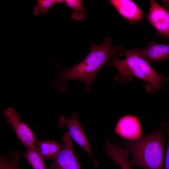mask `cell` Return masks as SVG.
I'll use <instances>...</instances> for the list:
<instances>
[{"label": "cell", "instance_id": "cell-1", "mask_svg": "<svg viewBox=\"0 0 169 169\" xmlns=\"http://www.w3.org/2000/svg\"><path fill=\"white\" fill-rule=\"evenodd\" d=\"M117 49L113 48L110 38L106 37L102 44H93L89 54L79 63L67 69L58 65L59 73L56 83L59 85L68 80H80L85 83L86 91L89 92L97 73L115 55Z\"/></svg>", "mask_w": 169, "mask_h": 169}, {"label": "cell", "instance_id": "cell-2", "mask_svg": "<svg viewBox=\"0 0 169 169\" xmlns=\"http://www.w3.org/2000/svg\"><path fill=\"white\" fill-rule=\"evenodd\" d=\"M164 130L159 128L137 139L125 142L126 148L131 155L130 163L143 169H164Z\"/></svg>", "mask_w": 169, "mask_h": 169}, {"label": "cell", "instance_id": "cell-3", "mask_svg": "<svg viewBox=\"0 0 169 169\" xmlns=\"http://www.w3.org/2000/svg\"><path fill=\"white\" fill-rule=\"evenodd\" d=\"M125 58L119 59L115 55L110 64L118 72V76L122 82L131 76L139 78L146 82L148 90L152 92L157 90L163 82L168 79L158 74L141 54L140 49L127 50L122 49Z\"/></svg>", "mask_w": 169, "mask_h": 169}, {"label": "cell", "instance_id": "cell-4", "mask_svg": "<svg viewBox=\"0 0 169 169\" xmlns=\"http://www.w3.org/2000/svg\"><path fill=\"white\" fill-rule=\"evenodd\" d=\"M58 126L66 128L71 137L92 158L95 166L98 164L94 156L91 147L78 119L77 113H74L69 118L62 115L59 117Z\"/></svg>", "mask_w": 169, "mask_h": 169}, {"label": "cell", "instance_id": "cell-5", "mask_svg": "<svg viewBox=\"0 0 169 169\" xmlns=\"http://www.w3.org/2000/svg\"><path fill=\"white\" fill-rule=\"evenodd\" d=\"M3 114L9 125L16 132L21 143L27 148L36 146V140L32 130L20 118L15 109L9 107L3 110Z\"/></svg>", "mask_w": 169, "mask_h": 169}, {"label": "cell", "instance_id": "cell-6", "mask_svg": "<svg viewBox=\"0 0 169 169\" xmlns=\"http://www.w3.org/2000/svg\"><path fill=\"white\" fill-rule=\"evenodd\" d=\"M60 150L48 169H82L68 132L63 135Z\"/></svg>", "mask_w": 169, "mask_h": 169}, {"label": "cell", "instance_id": "cell-7", "mask_svg": "<svg viewBox=\"0 0 169 169\" xmlns=\"http://www.w3.org/2000/svg\"><path fill=\"white\" fill-rule=\"evenodd\" d=\"M147 18L157 31V35L169 38V12L153 0H150Z\"/></svg>", "mask_w": 169, "mask_h": 169}, {"label": "cell", "instance_id": "cell-8", "mask_svg": "<svg viewBox=\"0 0 169 169\" xmlns=\"http://www.w3.org/2000/svg\"><path fill=\"white\" fill-rule=\"evenodd\" d=\"M115 132L121 137L129 140L137 139L141 137L142 129L137 118L132 115H126L117 122Z\"/></svg>", "mask_w": 169, "mask_h": 169}, {"label": "cell", "instance_id": "cell-9", "mask_svg": "<svg viewBox=\"0 0 169 169\" xmlns=\"http://www.w3.org/2000/svg\"><path fill=\"white\" fill-rule=\"evenodd\" d=\"M112 4L122 16L130 22L136 23L142 18L144 13L133 1L130 0H111Z\"/></svg>", "mask_w": 169, "mask_h": 169}, {"label": "cell", "instance_id": "cell-10", "mask_svg": "<svg viewBox=\"0 0 169 169\" xmlns=\"http://www.w3.org/2000/svg\"><path fill=\"white\" fill-rule=\"evenodd\" d=\"M140 52L146 59L152 62L169 59V45L165 44L151 42L140 49Z\"/></svg>", "mask_w": 169, "mask_h": 169}, {"label": "cell", "instance_id": "cell-11", "mask_svg": "<svg viewBox=\"0 0 169 169\" xmlns=\"http://www.w3.org/2000/svg\"><path fill=\"white\" fill-rule=\"evenodd\" d=\"M36 146L40 156L44 159H54L59 152L61 146L54 140H36Z\"/></svg>", "mask_w": 169, "mask_h": 169}, {"label": "cell", "instance_id": "cell-12", "mask_svg": "<svg viewBox=\"0 0 169 169\" xmlns=\"http://www.w3.org/2000/svg\"><path fill=\"white\" fill-rule=\"evenodd\" d=\"M24 156L33 169H48L36 146L28 149Z\"/></svg>", "mask_w": 169, "mask_h": 169}, {"label": "cell", "instance_id": "cell-13", "mask_svg": "<svg viewBox=\"0 0 169 169\" xmlns=\"http://www.w3.org/2000/svg\"><path fill=\"white\" fill-rule=\"evenodd\" d=\"M19 154L16 151H11L0 158V169H23L18 165Z\"/></svg>", "mask_w": 169, "mask_h": 169}, {"label": "cell", "instance_id": "cell-14", "mask_svg": "<svg viewBox=\"0 0 169 169\" xmlns=\"http://www.w3.org/2000/svg\"><path fill=\"white\" fill-rule=\"evenodd\" d=\"M64 3L67 7L73 9L71 17L75 20H84L85 16V9L83 4V1L65 0Z\"/></svg>", "mask_w": 169, "mask_h": 169}, {"label": "cell", "instance_id": "cell-15", "mask_svg": "<svg viewBox=\"0 0 169 169\" xmlns=\"http://www.w3.org/2000/svg\"><path fill=\"white\" fill-rule=\"evenodd\" d=\"M64 0H38L33 8V15L37 16L38 14L48 15V10L54 5L64 3Z\"/></svg>", "mask_w": 169, "mask_h": 169}, {"label": "cell", "instance_id": "cell-16", "mask_svg": "<svg viewBox=\"0 0 169 169\" xmlns=\"http://www.w3.org/2000/svg\"><path fill=\"white\" fill-rule=\"evenodd\" d=\"M167 122L166 125L168 136V144L165 155L164 169H169V115Z\"/></svg>", "mask_w": 169, "mask_h": 169}, {"label": "cell", "instance_id": "cell-17", "mask_svg": "<svg viewBox=\"0 0 169 169\" xmlns=\"http://www.w3.org/2000/svg\"><path fill=\"white\" fill-rule=\"evenodd\" d=\"M161 3L163 7L169 12V0H162Z\"/></svg>", "mask_w": 169, "mask_h": 169}, {"label": "cell", "instance_id": "cell-18", "mask_svg": "<svg viewBox=\"0 0 169 169\" xmlns=\"http://www.w3.org/2000/svg\"><path fill=\"white\" fill-rule=\"evenodd\" d=\"M167 91L168 92H169V89H168V90H167Z\"/></svg>", "mask_w": 169, "mask_h": 169}]
</instances>
